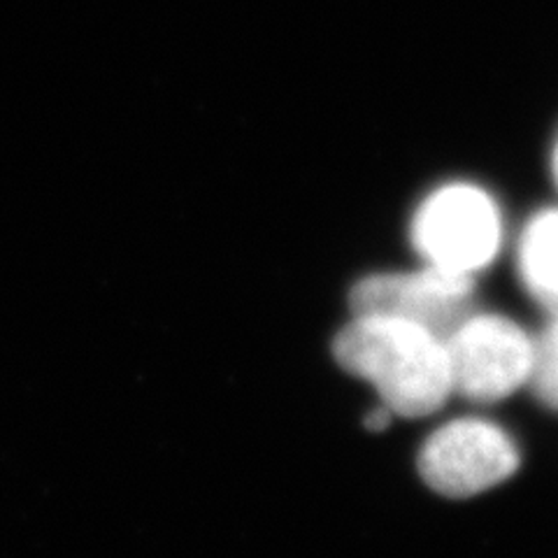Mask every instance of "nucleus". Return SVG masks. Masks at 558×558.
<instances>
[{
    "label": "nucleus",
    "mask_w": 558,
    "mask_h": 558,
    "mask_svg": "<svg viewBox=\"0 0 558 558\" xmlns=\"http://www.w3.org/2000/svg\"><path fill=\"white\" fill-rule=\"evenodd\" d=\"M333 354L347 373L368 379L393 414L426 416L451 393L445 340L416 324L354 317L338 333Z\"/></svg>",
    "instance_id": "nucleus-1"
},
{
    "label": "nucleus",
    "mask_w": 558,
    "mask_h": 558,
    "mask_svg": "<svg viewBox=\"0 0 558 558\" xmlns=\"http://www.w3.org/2000/svg\"><path fill=\"white\" fill-rule=\"evenodd\" d=\"M551 170H554V180H556V186H558V140H556V147H554V154H551Z\"/></svg>",
    "instance_id": "nucleus-9"
},
{
    "label": "nucleus",
    "mask_w": 558,
    "mask_h": 558,
    "mask_svg": "<svg viewBox=\"0 0 558 558\" xmlns=\"http://www.w3.org/2000/svg\"><path fill=\"white\" fill-rule=\"evenodd\" d=\"M529 387L545 408L558 410V312L547 324L545 333L533 342Z\"/></svg>",
    "instance_id": "nucleus-7"
},
{
    "label": "nucleus",
    "mask_w": 558,
    "mask_h": 558,
    "mask_svg": "<svg viewBox=\"0 0 558 558\" xmlns=\"http://www.w3.org/2000/svg\"><path fill=\"white\" fill-rule=\"evenodd\" d=\"M521 282L533 299L558 312V209L537 213L519 240Z\"/></svg>",
    "instance_id": "nucleus-6"
},
{
    "label": "nucleus",
    "mask_w": 558,
    "mask_h": 558,
    "mask_svg": "<svg viewBox=\"0 0 558 558\" xmlns=\"http://www.w3.org/2000/svg\"><path fill=\"white\" fill-rule=\"evenodd\" d=\"M391 416H393V412L389 408H379L373 414H368V418H365V426H368L371 430H381L389 426Z\"/></svg>",
    "instance_id": "nucleus-8"
},
{
    "label": "nucleus",
    "mask_w": 558,
    "mask_h": 558,
    "mask_svg": "<svg viewBox=\"0 0 558 558\" xmlns=\"http://www.w3.org/2000/svg\"><path fill=\"white\" fill-rule=\"evenodd\" d=\"M473 275L426 266L416 272H384L365 277L354 287V317H391L410 322L447 340L473 301Z\"/></svg>",
    "instance_id": "nucleus-5"
},
{
    "label": "nucleus",
    "mask_w": 558,
    "mask_h": 558,
    "mask_svg": "<svg viewBox=\"0 0 558 558\" xmlns=\"http://www.w3.org/2000/svg\"><path fill=\"white\" fill-rule=\"evenodd\" d=\"M416 465L433 492L470 498L512 477L519 451L502 428L482 418H457L430 435Z\"/></svg>",
    "instance_id": "nucleus-4"
},
{
    "label": "nucleus",
    "mask_w": 558,
    "mask_h": 558,
    "mask_svg": "<svg viewBox=\"0 0 558 558\" xmlns=\"http://www.w3.org/2000/svg\"><path fill=\"white\" fill-rule=\"evenodd\" d=\"M500 235L496 201L484 189L465 182L433 191L412 221V244L426 266L463 275L492 264Z\"/></svg>",
    "instance_id": "nucleus-2"
},
{
    "label": "nucleus",
    "mask_w": 558,
    "mask_h": 558,
    "mask_svg": "<svg viewBox=\"0 0 558 558\" xmlns=\"http://www.w3.org/2000/svg\"><path fill=\"white\" fill-rule=\"evenodd\" d=\"M451 391L475 403H496L529 384L533 340L514 322L465 317L445 340Z\"/></svg>",
    "instance_id": "nucleus-3"
}]
</instances>
